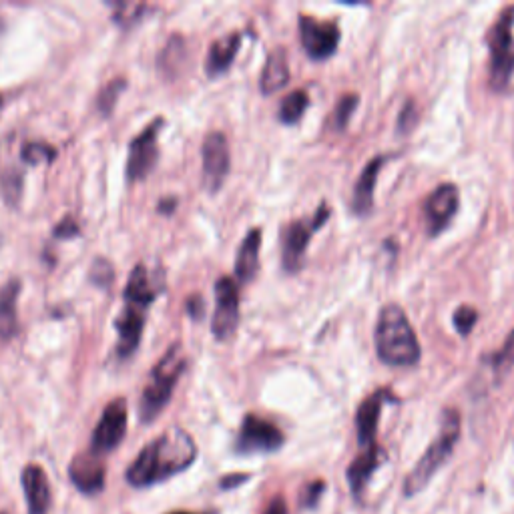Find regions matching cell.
Segmentation results:
<instances>
[{
	"label": "cell",
	"mask_w": 514,
	"mask_h": 514,
	"mask_svg": "<svg viewBox=\"0 0 514 514\" xmlns=\"http://www.w3.org/2000/svg\"><path fill=\"white\" fill-rule=\"evenodd\" d=\"M125 87H127V83L123 79H115L107 87H103V91L97 97V107L103 115H109L113 111V107H115V103H117V99H119V95Z\"/></svg>",
	"instance_id": "4316f807"
},
{
	"label": "cell",
	"mask_w": 514,
	"mask_h": 514,
	"mask_svg": "<svg viewBox=\"0 0 514 514\" xmlns=\"http://www.w3.org/2000/svg\"><path fill=\"white\" fill-rule=\"evenodd\" d=\"M27 510L29 514H49L51 508V484L41 464H27L21 474Z\"/></svg>",
	"instance_id": "e0dca14e"
},
{
	"label": "cell",
	"mask_w": 514,
	"mask_h": 514,
	"mask_svg": "<svg viewBox=\"0 0 514 514\" xmlns=\"http://www.w3.org/2000/svg\"><path fill=\"white\" fill-rule=\"evenodd\" d=\"M266 514H288L286 498H284V496H276V498H272V502L268 504Z\"/></svg>",
	"instance_id": "8d00e7d4"
},
{
	"label": "cell",
	"mask_w": 514,
	"mask_h": 514,
	"mask_svg": "<svg viewBox=\"0 0 514 514\" xmlns=\"http://www.w3.org/2000/svg\"><path fill=\"white\" fill-rule=\"evenodd\" d=\"M284 432L270 420L255 414H247L241 422L235 452L255 454V452H276L284 446Z\"/></svg>",
	"instance_id": "ba28073f"
},
{
	"label": "cell",
	"mask_w": 514,
	"mask_h": 514,
	"mask_svg": "<svg viewBox=\"0 0 514 514\" xmlns=\"http://www.w3.org/2000/svg\"><path fill=\"white\" fill-rule=\"evenodd\" d=\"M127 422H129L127 402L123 398L111 400L105 406L101 420L93 430L89 452H93L101 458H105L109 452H113L127 434Z\"/></svg>",
	"instance_id": "52a82bcc"
},
{
	"label": "cell",
	"mask_w": 514,
	"mask_h": 514,
	"mask_svg": "<svg viewBox=\"0 0 514 514\" xmlns=\"http://www.w3.org/2000/svg\"><path fill=\"white\" fill-rule=\"evenodd\" d=\"M249 476L247 474H229V476H225V478H221V482H219V486L223 488V490H231V488H235V486H239V484H243L245 480H247Z\"/></svg>",
	"instance_id": "d590c367"
},
{
	"label": "cell",
	"mask_w": 514,
	"mask_h": 514,
	"mask_svg": "<svg viewBox=\"0 0 514 514\" xmlns=\"http://www.w3.org/2000/svg\"><path fill=\"white\" fill-rule=\"evenodd\" d=\"M310 107V97H308V91L304 89H298L294 93H290L282 105H280V121L284 125H296L298 121H302L306 109Z\"/></svg>",
	"instance_id": "d4e9b609"
},
{
	"label": "cell",
	"mask_w": 514,
	"mask_h": 514,
	"mask_svg": "<svg viewBox=\"0 0 514 514\" xmlns=\"http://www.w3.org/2000/svg\"><path fill=\"white\" fill-rule=\"evenodd\" d=\"M239 324V290L227 276L215 282V314L211 332L219 342L229 340Z\"/></svg>",
	"instance_id": "7c38bea8"
},
{
	"label": "cell",
	"mask_w": 514,
	"mask_h": 514,
	"mask_svg": "<svg viewBox=\"0 0 514 514\" xmlns=\"http://www.w3.org/2000/svg\"><path fill=\"white\" fill-rule=\"evenodd\" d=\"M384 460H386V452L378 444L364 448L356 456V460L350 464V468L346 472V478H348V484H350V490L354 496H360L366 490L372 474L382 466Z\"/></svg>",
	"instance_id": "ac0fdd59"
},
{
	"label": "cell",
	"mask_w": 514,
	"mask_h": 514,
	"mask_svg": "<svg viewBox=\"0 0 514 514\" xmlns=\"http://www.w3.org/2000/svg\"><path fill=\"white\" fill-rule=\"evenodd\" d=\"M514 5L504 7L488 31L490 51V87L504 91L514 75Z\"/></svg>",
	"instance_id": "5b68a950"
},
{
	"label": "cell",
	"mask_w": 514,
	"mask_h": 514,
	"mask_svg": "<svg viewBox=\"0 0 514 514\" xmlns=\"http://www.w3.org/2000/svg\"><path fill=\"white\" fill-rule=\"evenodd\" d=\"M0 29H3V15H0Z\"/></svg>",
	"instance_id": "ab89813d"
},
{
	"label": "cell",
	"mask_w": 514,
	"mask_h": 514,
	"mask_svg": "<svg viewBox=\"0 0 514 514\" xmlns=\"http://www.w3.org/2000/svg\"><path fill=\"white\" fill-rule=\"evenodd\" d=\"M358 103H360V97H358L356 93H348V95H344V97L338 101L334 119H336V127H338L340 131H344V129L348 127V123H350V119H352V115H354Z\"/></svg>",
	"instance_id": "f1b7e54d"
},
{
	"label": "cell",
	"mask_w": 514,
	"mask_h": 514,
	"mask_svg": "<svg viewBox=\"0 0 514 514\" xmlns=\"http://www.w3.org/2000/svg\"><path fill=\"white\" fill-rule=\"evenodd\" d=\"M300 37L302 45L312 61L330 59L342 39L340 27L334 21H318L310 15L300 17Z\"/></svg>",
	"instance_id": "30bf717a"
},
{
	"label": "cell",
	"mask_w": 514,
	"mask_h": 514,
	"mask_svg": "<svg viewBox=\"0 0 514 514\" xmlns=\"http://www.w3.org/2000/svg\"><path fill=\"white\" fill-rule=\"evenodd\" d=\"M145 314L147 310H141L137 306L125 304L123 312L115 320V330H117V356L119 358H129L141 344V336L145 330Z\"/></svg>",
	"instance_id": "2e32d148"
},
{
	"label": "cell",
	"mask_w": 514,
	"mask_h": 514,
	"mask_svg": "<svg viewBox=\"0 0 514 514\" xmlns=\"http://www.w3.org/2000/svg\"><path fill=\"white\" fill-rule=\"evenodd\" d=\"M159 292L161 290L153 284L151 274L145 268V264H139V266H135L133 274L129 276V282H127L125 292H123V300L129 306H137L141 310H149V306L155 302Z\"/></svg>",
	"instance_id": "7402d4cb"
},
{
	"label": "cell",
	"mask_w": 514,
	"mask_h": 514,
	"mask_svg": "<svg viewBox=\"0 0 514 514\" xmlns=\"http://www.w3.org/2000/svg\"><path fill=\"white\" fill-rule=\"evenodd\" d=\"M187 366V358L181 344H173L165 356L155 364L139 400L141 422H153L169 404L173 390Z\"/></svg>",
	"instance_id": "3957f363"
},
{
	"label": "cell",
	"mask_w": 514,
	"mask_h": 514,
	"mask_svg": "<svg viewBox=\"0 0 514 514\" xmlns=\"http://www.w3.org/2000/svg\"><path fill=\"white\" fill-rule=\"evenodd\" d=\"M418 123V109H416V103L414 99H408L398 115V131L404 135V133H410L414 129V125Z\"/></svg>",
	"instance_id": "1f68e13d"
},
{
	"label": "cell",
	"mask_w": 514,
	"mask_h": 514,
	"mask_svg": "<svg viewBox=\"0 0 514 514\" xmlns=\"http://www.w3.org/2000/svg\"><path fill=\"white\" fill-rule=\"evenodd\" d=\"M0 109H3V97H0Z\"/></svg>",
	"instance_id": "60d3db41"
},
{
	"label": "cell",
	"mask_w": 514,
	"mask_h": 514,
	"mask_svg": "<svg viewBox=\"0 0 514 514\" xmlns=\"http://www.w3.org/2000/svg\"><path fill=\"white\" fill-rule=\"evenodd\" d=\"M288 81H290L288 55L282 47H278L266 59V67H264L262 79H260V89L264 95H274V93L282 91L288 85Z\"/></svg>",
	"instance_id": "cb8c5ba5"
},
{
	"label": "cell",
	"mask_w": 514,
	"mask_h": 514,
	"mask_svg": "<svg viewBox=\"0 0 514 514\" xmlns=\"http://www.w3.org/2000/svg\"><path fill=\"white\" fill-rule=\"evenodd\" d=\"M330 215H332V207L326 201H322L318 211L312 217L294 219L282 227V231H280L282 266L286 272L296 274L302 270L306 249L310 245L312 235L324 227V223L330 219Z\"/></svg>",
	"instance_id": "8992f818"
},
{
	"label": "cell",
	"mask_w": 514,
	"mask_h": 514,
	"mask_svg": "<svg viewBox=\"0 0 514 514\" xmlns=\"http://www.w3.org/2000/svg\"><path fill=\"white\" fill-rule=\"evenodd\" d=\"M0 514H9V512H0Z\"/></svg>",
	"instance_id": "b9f144b4"
},
{
	"label": "cell",
	"mask_w": 514,
	"mask_h": 514,
	"mask_svg": "<svg viewBox=\"0 0 514 514\" xmlns=\"http://www.w3.org/2000/svg\"><path fill=\"white\" fill-rule=\"evenodd\" d=\"M197 460V444L191 434L179 426L167 428L151 440L127 468L125 478L133 488H151L165 482Z\"/></svg>",
	"instance_id": "6da1fadb"
},
{
	"label": "cell",
	"mask_w": 514,
	"mask_h": 514,
	"mask_svg": "<svg viewBox=\"0 0 514 514\" xmlns=\"http://www.w3.org/2000/svg\"><path fill=\"white\" fill-rule=\"evenodd\" d=\"M105 458L93 454V452H81L77 454L69 464V478L75 484V488L83 494H99L105 486Z\"/></svg>",
	"instance_id": "5bb4252c"
},
{
	"label": "cell",
	"mask_w": 514,
	"mask_h": 514,
	"mask_svg": "<svg viewBox=\"0 0 514 514\" xmlns=\"http://www.w3.org/2000/svg\"><path fill=\"white\" fill-rule=\"evenodd\" d=\"M169 514H193V512H183V510H177V512H169Z\"/></svg>",
	"instance_id": "f35d334b"
},
{
	"label": "cell",
	"mask_w": 514,
	"mask_h": 514,
	"mask_svg": "<svg viewBox=\"0 0 514 514\" xmlns=\"http://www.w3.org/2000/svg\"><path fill=\"white\" fill-rule=\"evenodd\" d=\"M374 344L378 358L392 368H412L422 356L416 332L398 304L382 308L374 332Z\"/></svg>",
	"instance_id": "7a4b0ae2"
},
{
	"label": "cell",
	"mask_w": 514,
	"mask_h": 514,
	"mask_svg": "<svg viewBox=\"0 0 514 514\" xmlns=\"http://www.w3.org/2000/svg\"><path fill=\"white\" fill-rule=\"evenodd\" d=\"M145 5H133V3H115V21L121 23L123 27H129L133 21H137L141 17V13L145 11Z\"/></svg>",
	"instance_id": "4dcf8cb0"
},
{
	"label": "cell",
	"mask_w": 514,
	"mask_h": 514,
	"mask_svg": "<svg viewBox=\"0 0 514 514\" xmlns=\"http://www.w3.org/2000/svg\"><path fill=\"white\" fill-rule=\"evenodd\" d=\"M239 47H241L239 33H229V35L213 41L209 47L207 59H205V73L209 77H219V75L227 73L239 53Z\"/></svg>",
	"instance_id": "44dd1931"
},
{
	"label": "cell",
	"mask_w": 514,
	"mask_h": 514,
	"mask_svg": "<svg viewBox=\"0 0 514 514\" xmlns=\"http://www.w3.org/2000/svg\"><path fill=\"white\" fill-rule=\"evenodd\" d=\"M260 247H262V229H251L245 233L237 260H235V278L241 284H249L257 272H260Z\"/></svg>",
	"instance_id": "ffe728a7"
},
{
	"label": "cell",
	"mask_w": 514,
	"mask_h": 514,
	"mask_svg": "<svg viewBox=\"0 0 514 514\" xmlns=\"http://www.w3.org/2000/svg\"><path fill=\"white\" fill-rule=\"evenodd\" d=\"M458 187L454 183H442L438 185L426 199L424 205V215H426V227L432 237L442 233L452 217L458 211Z\"/></svg>",
	"instance_id": "4fadbf2b"
},
{
	"label": "cell",
	"mask_w": 514,
	"mask_h": 514,
	"mask_svg": "<svg viewBox=\"0 0 514 514\" xmlns=\"http://www.w3.org/2000/svg\"><path fill=\"white\" fill-rule=\"evenodd\" d=\"M203 157V185L207 191L215 193L225 183L231 169V153L227 137L221 131H211L205 135L201 145Z\"/></svg>",
	"instance_id": "8fae6325"
},
{
	"label": "cell",
	"mask_w": 514,
	"mask_h": 514,
	"mask_svg": "<svg viewBox=\"0 0 514 514\" xmlns=\"http://www.w3.org/2000/svg\"><path fill=\"white\" fill-rule=\"evenodd\" d=\"M476 320H478V312L472 306H460L454 312V328L460 336H468L476 326Z\"/></svg>",
	"instance_id": "f546056e"
},
{
	"label": "cell",
	"mask_w": 514,
	"mask_h": 514,
	"mask_svg": "<svg viewBox=\"0 0 514 514\" xmlns=\"http://www.w3.org/2000/svg\"><path fill=\"white\" fill-rule=\"evenodd\" d=\"M175 199H167V201H161L159 203V211H163V213H171L173 211V207H175Z\"/></svg>",
	"instance_id": "74e56055"
},
{
	"label": "cell",
	"mask_w": 514,
	"mask_h": 514,
	"mask_svg": "<svg viewBox=\"0 0 514 514\" xmlns=\"http://www.w3.org/2000/svg\"><path fill=\"white\" fill-rule=\"evenodd\" d=\"M490 366L498 376H504L514 366V330L508 334L504 344L490 356Z\"/></svg>",
	"instance_id": "484cf974"
},
{
	"label": "cell",
	"mask_w": 514,
	"mask_h": 514,
	"mask_svg": "<svg viewBox=\"0 0 514 514\" xmlns=\"http://www.w3.org/2000/svg\"><path fill=\"white\" fill-rule=\"evenodd\" d=\"M19 296H21V282L11 280L0 288V338L11 340L19 330Z\"/></svg>",
	"instance_id": "603a6c76"
},
{
	"label": "cell",
	"mask_w": 514,
	"mask_h": 514,
	"mask_svg": "<svg viewBox=\"0 0 514 514\" xmlns=\"http://www.w3.org/2000/svg\"><path fill=\"white\" fill-rule=\"evenodd\" d=\"M187 312H189V316H191V318L199 320V318L203 316V312H205L203 298H201V296H193V298H189V300H187Z\"/></svg>",
	"instance_id": "e575fe53"
},
{
	"label": "cell",
	"mask_w": 514,
	"mask_h": 514,
	"mask_svg": "<svg viewBox=\"0 0 514 514\" xmlns=\"http://www.w3.org/2000/svg\"><path fill=\"white\" fill-rule=\"evenodd\" d=\"M324 488H326V484L322 480H316V482L308 484L302 492V506L304 508H314L320 502V496L324 494Z\"/></svg>",
	"instance_id": "d6a6232c"
},
{
	"label": "cell",
	"mask_w": 514,
	"mask_h": 514,
	"mask_svg": "<svg viewBox=\"0 0 514 514\" xmlns=\"http://www.w3.org/2000/svg\"><path fill=\"white\" fill-rule=\"evenodd\" d=\"M458 438H460V414L448 408L442 414V426L438 436L432 440L428 450L422 454V458L416 462L412 472L406 476V482H404L406 496L418 494L434 478L438 468L450 458Z\"/></svg>",
	"instance_id": "277c9868"
},
{
	"label": "cell",
	"mask_w": 514,
	"mask_h": 514,
	"mask_svg": "<svg viewBox=\"0 0 514 514\" xmlns=\"http://www.w3.org/2000/svg\"><path fill=\"white\" fill-rule=\"evenodd\" d=\"M79 225H77V221L73 219V217H65L57 227H55V235L57 237H65V239H69V237H75V235H79Z\"/></svg>",
	"instance_id": "836d02e7"
},
{
	"label": "cell",
	"mask_w": 514,
	"mask_h": 514,
	"mask_svg": "<svg viewBox=\"0 0 514 514\" xmlns=\"http://www.w3.org/2000/svg\"><path fill=\"white\" fill-rule=\"evenodd\" d=\"M57 157V149L49 143H27L23 147V159L27 163H51Z\"/></svg>",
	"instance_id": "83f0119b"
},
{
	"label": "cell",
	"mask_w": 514,
	"mask_h": 514,
	"mask_svg": "<svg viewBox=\"0 0 514 514\" xmlns=\"http://www.w3.org/2000/svg\"><path fill=\"white\" fill-rule=\"evenodd\" d=\"M386 155H376L368 161V165L362 169L356 185H354V195H352V209L356 215H368L374 207V189H376V179L386 163Z\"/></svg>",
	"instance_id": "d6986e66"
},
{
	"label": "cell",
	"mask_w": 514,
	"mask_h": 514,
	"mask_svg": "<svg viewBox=\"0 0 514 514\" xmlns=\"http://www.w3.org/2000/svg\"><path fill=\"white\" fill-rule=\"evenodd\" d=\"M163 125H165V119L157 117L131 141L129 157H127V171H125L127 179L131 183L145 179L153 171V167L159 159L157 139H159Z\"/></svg>",
	"instance_id": "9c48e42d"
},
{
	"label": "cell",
	"mask_w": 514,
	"mask_h": 514,
	"mask_svg": "<svg viewBox=\"0 0 514 514\" xmlns=\"http://www.w3.org/2000/svg\"><path fill=\"white\" fill-rule=\"evenodd\" d=\"M392 400H394L392 392L388 388H382V390H376L374 394H370L358 406L356 432H358V444H360L362 450L376 444V432H378V422H380L382 408H384L386 402H392Z\"/></svg>",
	"instance_id": "9a60e30c"
}]
</instances>
